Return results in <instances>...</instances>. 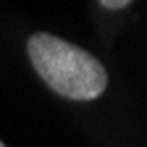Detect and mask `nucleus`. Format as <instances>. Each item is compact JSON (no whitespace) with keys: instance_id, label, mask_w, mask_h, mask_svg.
I'll list each match as a JSON object with an SVG mask.
<instances>
[{"instance_id":"nucleus-2","label":"nucleus","mask_w":147,"mask_h":147,"mask_svg":"<svg viewBox=\"0 0 147 147\" xmlns=\"http://www.w3.org/2000/svg\"><path fill=\"white\" fill-rule=\"evenodd\" d=\"M131 0H100V5L102 8H108V11H121V8H126Z\"/></svg>"},{"instance_id":"nucleus-3","label":"nucleus","mask_w":147,"mask_h":147,"mask_svg":"<svg viewBox=\"0 0 147 147\" xmlns=\"http://www.w3.org/2000/svg\"><path fill=\"white\" fill-rule=\"evenodd\" d=\"M0 147H5V144H3V142H0Z\"/></svg>"},{"instance_id":"nucleus-1","label":"nucleus","mask_w":147,"mask_h":147,"mask_svg":"<svg viewBox=\"0 0 147 147\" xmlns=\"http://www.w3.org/2000/svg\"><path fill=\"white\" fill-rule=\"evenodd\" d=\"M26 53L37 76L66 100H97L108 89L105 66L84 47H76L55 34H32L26 40Z\"/></svg>"}]
</instances>
